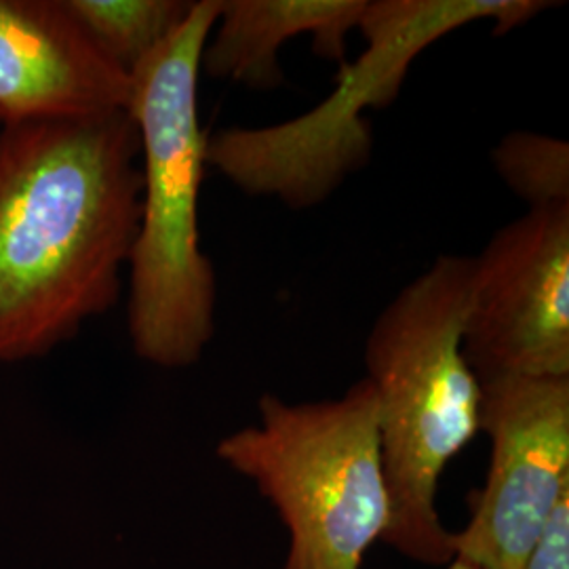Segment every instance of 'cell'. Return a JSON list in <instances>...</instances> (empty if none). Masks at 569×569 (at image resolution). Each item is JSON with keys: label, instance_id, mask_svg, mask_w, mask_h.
Returning a JSON list of instances; mask_svg holds the SVG:
<instances>
[{"label": "cell", "instance_id": "obj_1", "mask_svg": "<svg viewBox=\"0 0 569 569\" xmlns=\"http://www.w3.org/2000/svg\"><path fill=\"white\" fill-rule=\"evenodd\" d=\"M129 110L0 129V363L51 352L121 296L140 226Z\"/></svg>", "mask_w": 569, "mask_h": 569}, {"label": "cell", "instance_id": "obj_2", "mask_svg": "<svg viewBox=\"0 0 569 569\" xmlns=\"http://www.w3.org/2000/svg\"><path fill=\"white\" fill-rule=\"evenodd\" d=\"M218 16L220 0H197L188 20L131 72L142 207L129 256V336L140 359L164 369L194 366L216 331V272L199 237L209 143L199 79Z\"/></svg>", "mask_w": 569, "mask_h": 569}, {"label": "cell", "instance_id": "obj_3", "mask_svg": "<svg viewBox=\"0 0 569 569\" xmlns=\"http://www.w3.org/2000/svg\"><path fill=\"white\" fill-rule=\"evenodd\" d=\"M472 258L441 256L378 315L366 345L390 498L388 547L448 566L453 533L437 510L449 462L481 432L483 387L465 357Z\"/></svg>", "mask_w": 569, "mask_h": 569}, {"label": "cell", "instance_id": "obj_4", "mask_svg": "<svg viewBox=\"0 0 569 569\" xmlns=\"http://www.w3.org/2000/svg\"><path fill=\"white\" fill-rule=\"evenodd\" d=\"M260 425L224 437L218 456L256 483L289 531L283 569H361L390 526L378 399L369 380L315 403L260 399Z\"/></svg>", "mask_w": 569, "mask_h": 569}, {"label": "cell", "instance_id": "obj_5", "mask_svg": "<svg viewBox=\"0 0 569 569\" xmlns=\"http://www.w3.org/2000/svg\"><path fill=\"white\" fill-rule=\"evenodd\" d=\"M549 7L557 4L542 0L367 2L357 28L366 34L369 49L359 63L342 66L336 96L298 121L216 133L207 143V164L253 197H277L296 209L321 203L369 159V122L355 108L392 102L413 56L472 21H491L502 34Z\"/></svg>", "mask_w": 569, "mask_h": 569}, {"label": "cell", "instance_id": "obj_6", "mask_svg": "<svg viewBox=\"0 0 569 569\" xmlns=\"http://www.w3.org/2000/svg\"><path fill=\"white\" fill-rule=\"evenodd\" d=\"M481 432L491 441L483 488L453 552L481 569H521L550 512L569 493V378L481 382Z\"/></svg>", "mask_w": 569, "mask_h": 569}, {"label": "cell", "instance_id": "obj_7", "mask_svg": "<svg viewBox=\"0 0 569 569\" xmlns=\"http://www.w3.org/2000/svg\"><path fill=\"white\" fill-rule=\"evenodd\" d=\"M465 357L479 378H569V204L528 209L472 258Z\"/></svg>", "mask_w": 569, "mask_h": 569}, {"label": "cell", "instance_id": "obj_8", "mask_svg": "<svg viewBox=\"0 0 569 569\" xmlns=\"http://www.w3.org/2000/svg\"><path fill=\"white\" fill-rule=\"evenodd\" d=\"M131 89L63 0H0V124L129 110Z\"/></svg>", "mask_w": 569, "mask_h": 569}, {"label": "cell", "instance_id": "obj_9", "mask_svg": "<svg viewBox=\"0 0 569 569\" xmlns=\"http://www.w3.org/2000/svg\"><path fill=\"white\" fill-rule=\"evenodd\" d=\"M366 0H220L204 44L201 72L218 81L270 91L283 82L279 53L310 37L323 60L346 63V39L359 26Z\"/></svg>", "mask_w": 569, "mask_h": 569}, {"label": "cell", "instance_id": "obj_10", "mask_svg": "<svg viewBox=\"0 0 569 569\" xmlns=\"http://www.w3.org/2000/svg\"><path fill=\"white\" fill-rule=\"evenodd\" d=\"M103 58L131 74L183 21L188 0H63Z\"/></svg>", "mask_w": 569, "mask_h": 569}, {"label": "cell", "instance_id": "obj_11", "mask_svg": "<svg viewBox=\"0 0 569 569\" xmlns=\"http://www.w3.org/2000/svg\"><path fill=\"white\" fill-rule=\"evenodd\" d=\"M502 178L529 209L569 204V143L533 131H512L491 152Z\"/></svg>", "mask_w": 569, "mask_h": 569}, {"label": "cell", "instance_id": "obj_12", "mask_svg": "<svg viewBox=\"0 0 569 569\" xmlns=\"http://www.w3.org/2000/svg\"><path fill=\"white\" fill-rule=\"evenodd\" d=\"M521 569H569V493L550 512Z\"/></svg>", "mask_w": 569, "mask_h": 569}, {"label": "cell", "instance_id": "obj_13", "mask_svg": "<svg viewBox=\"0 0 569 569\" xmlns=\"http://www.w3.org/2000/svg\"><path fill=\"white\" fill-rule=\"evenodd\" d=\"M448 569H481L477 566H472L467 559H460V557H453L448 563Z\"/></svg>", "mask_w": 569, "mask_h": 569}]
</instances>
